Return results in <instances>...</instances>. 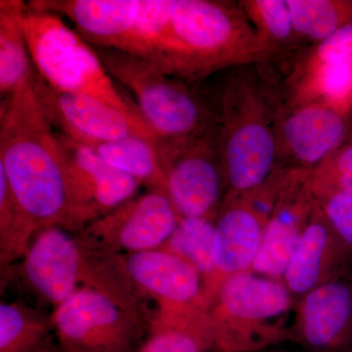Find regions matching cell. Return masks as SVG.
<instances>
[{
  "mask_svg": "<svg viewBox=\"0 0 352 352\" xmlns=\"http://www.w3.org/2000/svg\"><path fill=\"white\" fill-rule=\"evenodd\" d=\"M0 171L38 230L59 226L69 231L63 148L34 94L32 78L1 100Z\"/></svg>",
  "mask_w": 352,
  "mask_h": 352,
  "instance_id": "6da1fadb",
  "label": "cell"
},
{
  "mask_svg": "<svg viewBox=\"0 0 352 352\" xmlns=\"http://www.w3.org/2000/svg\"><path fill=\"white\" fill-rule=\"evenodd\" d=\"M14 280L53 308L78 289H89L143 318L149 312L127 275L124 254L90 247L59 226L39 229L24 256L1 270V285Z\"/></svg>",
  "mask_w": 352,
  "mask_h": 352,
  "instance_id": "7a4b0ae2",
  "label": "cell"
},
{
  "mask_svg": "<svg viewBox=\"0 0 352 352\" xmlns=\"http://www.w3.org/2000/svg\"><path fill=\"white\" fill-rule=\"evenodd\" d=\"M227 4L210 0H173L161 69L192 80L227 64L265 57L270 51Z\"/></svg>",
  "mask_w": 352,
  "mask_h": 352,
  "instance_id": "3957f363",
  "label": "cell"
},
{
  "mask_svg": "<svg viewBox=\"0 0 352 352\" xmlns=\"http://www.w3.org/2000/svg\"><path fill=\"white\" fill-rule=\"evenodd\" d=\"M20 22L34 68L51 87L88 95L122 112L142 117L136 104L113 85L94 46L67 27L57 14L24 2Z\"/></svg>",
  "mask_w": 352,
  "mask_h": 352,
  "instance_id": "277c9868",
  "label": "cell"
},
{
  "mask_svg": "<svg viewBox=\"0 0 352 352\" xmlns=\"http://www.w3.org/2000/svg\"><path fill=\"white\" fill-rule=\"evenodd\" d=\"M296 300L281 280L254 271L228 278L208 307L215 352H258L289 340Z\"/></svg>",
  "mask_w": 352,
  "mask_h": 352,
  "instance_id": "5b68a950",
  "label": "cell"
},
{
  "mask_svg": "<svg viewBox=\"0 0 352 352\" xmlns=\"http://www.w3.org/2000/svg\"><path fill=\"white\" fill-rule=\"evenodd\" d=\"M109 75L135 97L139 112L159 139L205 133L217 126L191 88L156 64L124 51L94 45Z\"/></svg>",
  "mask_w": 352,
  "mask_h": 352,
  "instance_id": "8992f818",
  "label": "cell"
},
{
  "mask_svg": "<svg viewBox=\"0 0 352 352\" xmlns=\"http://www.w3.org/2000/svg\"><path fill=\"white\" fill-rule=\"evenodd\" d=\"M229 82L219 120V149L226 173L227 193L251 195L263 188L279 160L278 131L263 100L252 88Z\"/></svg>",
  "mask_w": 352,
  "mask_h": 352,
  "instance_id": "52a82bcc",
  "label": "cell"
},
{
  "mask_svg": "<svg viewBox=\"0 0 352 352\" xmlns=\"http://www.w3.org/2000/svg\"><path fill=\"white\" fill-rule=\"evenodd\" d=\"M166 193L182 219L217 215L228 186L219 149V124L205 133L159 139Z\"/></svg>",
  "mask_w": 352,
  "mask_h": 352,
  "instance_id": "ba28073f",
  "label": "cell"
},
{
  "mask_svg": "<svg viewBox=\"0 0 352 352\" xmlns=\"http://www.w3.org/2000/svg\"><path fill=\"white\" fill-rule=\"evenodd\" d=\"M61 352H136L148 322L107 296L80 289L50 314Z\"/></svg>",
  "mask_w": 352,
  "mask_h": 352,
  "instance_id": "9c48e42d",
  "label": "cell"
},
{
  "mask_svg": "<svg viewBox=\"0 0 352 352\" xmlns=\"http://www.w3.org/2000/svg\"><path fill=\"white\" fill-rule=\"evenodd\" d=\"M180 219L166 192L148 190L88 224L76 235L100 251L135 254L161 249Z\"/></svg>",
  "mask_w": 352,
  "mask_h": 352,
  "instance_id": "30bf717a",
  "label": "cell"
},
{
  "mask_svg": "<svg viewBox=\"0 0 352 352\" xmlns=\"http://www.w3.org/2000/svg\"><path fill=\"white\" fill-rule=\"evenodd\" d=\"M273 203L274 194L267 187L251 195L226 193L215 219L214 272L205 293L208 308L228 278L252 271Z\"/></svg>",
  "mask_w": 352,
  "mask_h": 352,
  "instance_id": "8fae6325",
  "label": "cell"
},
{
  "mask_svg": "<svg viewBox=\"0 0 352 352\" xmlns=\"http://www.w3.org/2000/svg\"><path fill=\"white\" fill-rule=\"evenodd\" d=\"M66 160L69 187V232L88 224L138 195L142 185L118 170L89 148L59 133Z\"/></svg>",
  "mask_w": 352,
  "mask_h": 352,
  "instance_id": "7c38bea8",
  "label": "cell"
},
{
  "mask_svg": "<svg viewBox=\"0 0 352 352\" xmlns=\"http://www.w3.org/2000/svg\"><path fill=\"white\" fill-rule=\"evenodd\" d=\"M32 85L54 129L76 142L134 135L159 139L142 117L122 112L88 95L59 91L44 82L36 69Z\"/></svg>",
  "mask_w": 352,
  "mask_h": 352,
  "instance_id": "4fadbf2b",
  "label": "cell"
},
{
  "mask_svg": "<svg viewBox=\"0 0 352 352\" xmlns=\"http://www.w3.org/2000/svg\"><path fill=\"white\" fill-rule=\"evenodd\" d=\"M289 340L307 352H352V265L296 302Z\"/></svg>",
  "mask_w": 352,
  "mask_h": 352,
  "instance_id": "5bb4252c",
  "label": "cell"
},
{
  "mask_svg": "<svg viewBox=\"0 0 352 352\" xmlns=\"http://www.w3.org/2000/svg\"><path fill=\"white\" fill-rule=\"evenodd\" d=\"M309 170L282 171L272 210L252 271L281 280L296 243L316 207L307 185Z\"/></svg>",
  "mask_w": 352,
  "mask_h": 352,
  "instance_id": "9a60e30c",
  "label": "cell"
},
{
  "mask_svg": "<svg viewBox=\"0 0 352 352\" xmlns=\"http://www.w3.org/2000/svg\"><path fill=\"white\" fill-rule=\"evenodd\" d=\"M351 129L349 117L324 104L298 105L277 129L279 151L298 170H311L349 141Z\"/></svg>",
  "mask_w": 352,
  "mask_h": 352,
  "instance_id": "2e32d148",
  "label": "cell"
},
{
  "mask_svg": "<svg viewBox=\"0 0 352 352\" xmlns=\"http://www.w3.org/2000/svg\"><path fill=\"white\" fill-rule=\"evenodd\" d=\"M352 265V254L316 203L287 264L282 281L296 302Z\"/></svg>",
  "mask_w": 352,
  "mask_h": 352,
  "instance_id": "e0dca14e",
  "label": "cell"
},
{
  "mask_svg": "<svg viewBox=\"0 0 352 352\" xmlns=\"http://www.w3.org/2000/svg\"><path fill=\"white\" fill-rule=\"evenodd\" d=\"M127 275L143 300L157 307L200 305L204 282L198 270L176 254L164 250L124 254Z\"/></svg>",
  "mask_w": 352,
  "mask_h": 352,
  "instance_id": "ac0fdd59",
  "label": "cell"
},
{
  "mask_svg": "<svg viewBox=\"0 0 352 352\" xmlns=\"http://www.w3.org/2000/svg\"><path fill=\"white\" fill-rule=\"evenodd\" d=\"M30 6L68 17L87 43L126 51L135 32L140 0H36Z\"/></svg>",
  "mask_w": 352,
  "mask_h": 352,
  "instance_id": "d6986e66",
  "label": "cell"
},
{
  "mask_svg": "<svg viewBox=\"0 0 352 352\" xmlns=\"http://www.w3.org/2000/svg\"><path fill=\"white\" fill-rule=\"evenodd\" d=\"M147 329L136 352L214 351L208 308L204 305L157 307Z\"/></svg>",
  "mask_w": 352,
  "mask_h": 352,
  "instance_id": "ffe728a7",
  "label": "cell"
},
{
  "mask_svg": "<svg viewBox=\"0 0 352 352\" xmlns=\"http://www.w3.org/2000/svg\"><path fill=\"white\" fill-rule=\"evenodd\" d=\"M157 141L159 139L134 135L117 140L78 143L89 148L104 162L131 176L148 190L166 192V175L157 151Z\"/></svg>",
  "mask_w": 352,
  "mask_h": 352,
  "instance_id": "44dd1931",
  "label": "cell"
},
{
  "mask_svg": "<svg viewBox=\"0 0 352 352\" xmlns=\"http://www.w3.org/2000/svg\"><path fill=\"white\" fill-rule=\"evenodd\" d=\"M0 352H61L50 315L25 302H2Z\"/></svg>",
  "mask_w": 352,
  "mask_h": 352,
  "instance_id": "7402d4cb",
  "label": "cell"
},
{
  "mask_svg": "<svg viewBox=\"0 0 352 352\" xmlns=\"http://www.w3.org/2000/svg\"><path fill=\"white\" fill-rule=\"evenodd\" d=\"M24 2L0 1V94L11 96L31 80L34 68L22 25L20 13Z\"/></svg>",
  "mask_w": 352,
  "mask_h": 352,
  "instance_id": "603a6c76",
  "label": "cell"
},
{
  "mask_svg": "<svg viewBox=\"0 0 352 352\" xmlns=\"http://www.w3.org/2000/svg\"><path fill=\"white\" fill-rule=\"evenodd\" d=\"M296 105L321 103L349 117L352 108V62L307 63Z\"/></svg>",
  "mask_w": 352,
  "mask_h": 352,
  "instance_id": "cb8c5ba5",
  "label": "cell"
},
{
  "mask_svg": "<svg viewBox=\"0 0 352 352\" xmlns=\"http://www.w3.org/2000/svg\"><path fill=\"white\" fill-rule=\"evenodd\" d=\"M217 217L180 219L175 232L161 248L184 259L198 270L204 282V298L214 277Z\"/></svg>",
  "mask_w": 352,
  "mask_h": 352,
  "instance_id": "d4e9b609",
  "label": "cell"
},
{
  "mask_svg": "<svg viewBox=\"0 0 352 352\" xmlns=\"http://www.w3.org/2000/svg\"><path fill=\"white\" fill-rule=\"evenodd\" d=\"M296 36L323 43L352 22V0H287Z\"/></svg>",
  "mask_w": 352,
  "mask_h": 352,
  "instance_id": "484cf974",
  "label": "cell"
},
{
  "mask_svg": "<svg viewBox=\"0 0 352 352\" xmlns=\"http://www.w3.org/2000/svg\"><path fill=\"white\" fill-rule=\"evenodd\" d=\"M38 231L0 171V270L13 265L24 256Z\"/></svg>",
  "mask_w": 352,
  "mask_h": 352,
  "instance_id": "4316f807",
  "label": "cell"
},
{
  "mask_svg": "<svg viewBox=\"0 0 352 352\" xmlns=\"http://www.w3.org/2000/svg\"><path fill=\"white\" fill-rule=\"evenodd\" d=\"M241 6L256 25L259 41L270 52L295 38L287 0H248L241 2Z\"/></svg>",
  "mask_w": 352,
  "mask_h": 352,
  "instance_id": "83f0119b",
  "label": "cell"
},
{
  "mask_svg": "<svg viewBox=\"0 0 352 352\" xmlns=\"http://www.w3.org/2000/svg\"><path fill=\"white\" fill-rule=\"evenodd\" d=\"M307 185L314 197L352 191V139L308 171Z\"/></svg>",
  "mask_w": 352,
  "mask_h": 352,
  "instance_id": "f1b7e54d",
  "label": "cell"
},
{
  "mask_svg": "<svg viewBox=\"0 0 352 352\" xmlns=\"http://www.w3.org/2000/svg\"><path fill=\"white\" fill-rule=\"evenodd\" d=\"M326 219L352 254V191L314 197Z\"/></svg>",
  "mask_w": 352,
  "mask_h": 352,
  "instance_id": "f546056e",
  "label": "cell"
},
{
  "mask_svg": "<svg viewBox=\"0 0 352 352\" xmlns=\"http://www.w3.org/2000/svg\"><path fill=\"white\" fill-rule=\"evenodd\" d=\"M352 62V22L315 45L307 63L325 64Z\"/></svg>",
  "mask_w": 352,
  "mask_h": 352,
  "instance_id": "4dcf8cb0",
  "label": "cell"
},
{
  "mask_svg": "<svg viewBox=\"0 0 352 352\" xmlns=\"http://www.w3.org/2000/svg\"><path fill=\"white\" fill-rule=\"evenodd\" d=\"M258 352H273V351H258Z\"/></svg>",
  "mask_w": 352,
  "mask_h": 352,
  "instance_id": "1f68e13d",
  "label": "cell"
},
{
  "mask_svg": "<svg viewBox=\"0 0 352 352\" xmlns=\"http://www.w3.org/2000/svg\"><path fill=\"white\" fill-rule=\"evenodd\" d=\"M349 139H352V129H351V138H349Z\"/></svg>",
  "mask_w": 352,
  "mask_h": 352,
  "instance_id": "d6a6232c",
  "label": "cell"
}]
</instances>
